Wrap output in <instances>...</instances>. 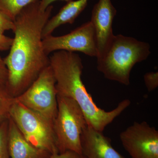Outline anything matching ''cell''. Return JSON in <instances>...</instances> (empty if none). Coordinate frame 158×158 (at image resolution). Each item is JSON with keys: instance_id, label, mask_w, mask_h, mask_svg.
Here are the masks:
<instances>
[{"instance_id": "1", "label": "cell", "mask_w": 158, "mask_h": 158, "mask_svg": "<svg viewBox=\"0 0 158 158\" xmlns=\"http://www.w3.org/2000/svg\"><path fill=\"white\" fill-rule=\"evenodd\" d=\"M53 7L40 9L39 0L26 6L14 21V37L10 52L4 59L8 70L6 87L13 98L27 90L50 65L44 50L42 31Z\"/></svg>"}, {"instance_id": "2", "label": "cell", "mask_w": 158, "mask_h": 158, "mask_svg": "<svg viewBox=\"0 0 158 158\" xmlns=\"http://www.w3.org/2000/svg\"><path fill=\"white\" fill-rule=\"evenodd\" d=\"M49 59L56 80L57 96L75 101L84 113L88 126L103 132L108 125L129 106L131 102L128 99L120 102L110 111L107 112L98 106L83 84L81 75L84 66L78 54L56 51Z\"/></svg>"}, {"instance_id": "3", "label": "cell", "mask_w": 158, "mask_h": 158, "mask_svg": "<svg viewBox=\"0 0 158 158\" xmlns=\"http://www.w3.org/2000/svg\"><path fill=\"white\" fill-rule=\"evenodd\" d=\"M150 53L148 43L122 34L114 35L104 55L97 59V69L106 78L129 85L133 67L146 60Z\"/></svg>"}, {"instance_id": "4", "label": "cell", "mask_w": 158, "mask_h": 158, "mask_svg": "<svg viewBox=\"0 0 158 158\" xmlns=\"http://www.w3.org/2000/svg\"><path fill=\"white\" fill-rule=\"evenodd\" d=\"M58 110L53 128L59 153L71 151L82 154L81 135L87 126L83 111L75 101L57 96Z\"/></svg>"}, {"instance_id": "5", "label": "cell", "mask_w": 158, "mask_h": 158, "mask_svg": "<svg viewBox=\"0 0 158 158\" xmlns=\"http://www.w3.org/2000/svg\"><path fill=\"white\" fill-rule=\"evenodd\" d=\"M10 118L31 144L51 155L59 153L53 122L26 107L14 98Z\"/></svg>"}, {"instance_id": "6", "label": "cell", "mask_w": 158, "mask_h": 158, "mask_svg": "<svg viewBox=\"0 0 158 158\" xmlns=\"http://www.w3.org/2000/svg\"><path fill=\"white\" fill-rule=\"evenodd\" d=\"M56 80L50 65L14 99L53 122L58 110Z\"/></svg>"}, {"instance_id": "7", "label": "cell", "mask_w": 158, "mask_h": 158, "mask_svg": "<svg viewBox=\"0 0 158 158\" xmlns=\"http://www.w3.org/2000/svg\"><path fill=\"white\" fill-rule=\"evenodd\" d=\"M42 44L44 52L48 56L56 51H65L81 52L89 56H97L95 30L90 21L65 35H51L44 37Z\"/></svg>"}, {"instance_id": "8", "label": "cell", "mask_w": 158, "mask_h": 158, "mask_svg": "<svg viewBox=\"0 0 158 158\" xmlns=\"http://www.w3.org/2000/svg\"><path fill=\"white\" fill-rule=\"evenodd\" d=\"M119 138L132 158H158V131L146 122H135Z\"/></svg>"}, {"instance_id": "9", "label": "cell", "mask_w": 158, "mask_h": 158, "mask_svg": "<svg viewBox=\"0 0 158 158\" xmlns=\"http://www.w3.org/2000/svg\"><path fill=\"white\" fill-rule=\"evenodd\" d=\"M116 9L111 0H98L94 6L90 21L95 30L98 55L97 59L101 58L113 40V23Z\"/></svg>"}, {"instance_id": "10", "label": "cell", "mask_w": 158, "mask_h": 158, "mask_svg": "<svg viewBox=\"0 0 158 158\" xmlns=\"http://www.w3.org/2000/svg\"><path fill=\"white\" fill-rule=\"evenodd\" d=\"M81 141L82 154L86 158H126L113 147L102 132L88 126L83 130Z\"/></svg>"}, {"instance_id": "11", "label": "cell", "mask_w": 158, "mask_h": 158, "mask_svg": "<svg viewBox=\"0 0 158 158\" xmlns=\"http://www.w3.org/2000/svg\"><path fill=\"white\" fill-rule=\"evenodd\" d=\"M8 143L10 158H50L51 156L49 153L30 143L10 117Z\"/></svg>"}, {"instance_id": "12", "label": "cell", "mask_w": 158, "mask_h": 158, "mask_svg": "<svg viewBox=\"0 0 158 158\" xmlns=\"http://www.w3.org/2000/svg\"><path fill=\"white\" fill-rule=\"evenodd\" d=\"M89 0L72 1L66 3L56 15L50 18L43 29L42 37L52 35L56 29L65 24L73 23L88 5Z\"/></svg>"}, {"instance_id": "13", "label": "cell", "mask_w": 158, "mask_h": 158, "mask_svg": "<svg viewBox=\"0 0 158 158\" xmlns=\"http://www.w3.org/2000/svg\"><path fill=\"white\" fill-rule=\"evenodd\" d=\"M36 1L37 0H0V11L14 22L22 9Z\"/></svg>"}, {"instance_id": "14", "label": "cell", "mask_w": 158, "mask_h": 158, "mask_svg": "<svg viewBox=\"0 0 158 158\" xmlns=\"http://www.w3.org/2000/svg\"><path fill=\"white\" fill-rule=\"evenodd\" d=\"M14 98L6 85H0V125L10 117V110Z\"/></svg>"}, {"instance_id": "15", "label": "cell", "mask_w": 158, "mask_h": 158, "mask_svg": "<svg viewBox=\"0 0 158 158\" xmlns=\"http://www.w3.org/2000/svg\"><path fill=\"white\" fill-rule=\"evenodd\" d=\"M9 119L0 125V158H10L8 143Z\"/></svg>"}, {"instance_id": "16", "label": "cell", "mask_w": 158, "mask_h": 158, "mask_svg": "<svg viewBox=\"0 0 158 158\" xmlns=\"http://www.w3.org/2000/svg\"><path fill=\"white\" fill-rule=\"evenodd\" d=\"M145 86L148 92L153 91L158 86V73L149 72L145 74L144 77Z\"/></svg>"}, {"instance_id": "17", "label": "cell", "mask_w": 158, "mask_h": 158, "mask_svg": "<svg viewBox=\"0 0 158 158\" xmlns=\"http://www.w3.org/2000/svg\"><path fill=\"white\" fill-rule=\"evenodd\" d=\"M14 22L9 19L0 11V35H3L6 31H13Z\"/></svg>"}, {"instance_id": "18", "label": "cell", "mask_w": 158, "mask_h": 158, "mask_svg": "<svg viewBox=\"0 0 158 158\" xmlns=\"http://www.w3.org/2000/svg\"><path fill=\"white\" fill-rule=\"evenodd\" d=\"M50 158H86L83 154L71 151L51 155Z\"/></svg>"}, {"instance_id": "19", "label": "cell", "mask_w": 158, "mask_h": 158, "mask_svg": "<svg viewBox=\"0 0 158 158\" xmlns=\"http://www.w3.org/2000/svg\"><path fill=\"white\" fill-rule=\"evenodd\" d=\"M8 79V70L4 59L0 56V85H6Z\"/></svg>"}, {"instance_id": "20", "label": "cell", "mask_w": 158, "mask_h": 158, "mask_svg": "<svg viewBox=\"0 0 158 158\" xmlns=\"http://www.w3.org/2000/svg\"><path fill=\"white\" fill-rule=\"evenodd\" d=\"M13 38L7 37L6 35H0V51H7L10 49Z\"/></svg>"}, {"instance_id": "21", "label": "cell", "mask_w": 158, "mask_h": 158, "mask_svg": "<svg viewBox=\"0 0 158 158\" xmlns=\"http://www.w3.org/2000/svg\"><path fill=\"white\" fill-rule=\"evenodd\" d=\"M56 1H65L67 3L73 0H39L40 9L44 11L47 9L48 7L50 6L52 3Z\"/></svg>"}]
</instances>
